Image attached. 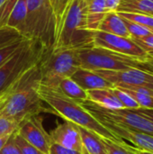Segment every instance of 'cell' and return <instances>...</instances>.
Masks as SVG:
<instances>
[{"instance_id": "obj_4", "label": "cell", "mask_w": 153, "mask_h": 154, "mask_svg": "<svg viewBox=\"0 0 153 154\" xmlns=\"http://www.w3.org/2000/svg\"><path fill=\"white\" fill-rule=\"evenodd\" d=\"M22 35L47 50L54 47L56 21L49 0H27V14Z\"/></svg>"}, {"instance_id": "obj_23", "label": "cell", "mask_w": 153, "mask_h": 154, "mask_svg": "<svg viewBox=\"0 0 153 154\" xmlns=\"http://www.w3.org/2000/svg\"><path fill=\"white\" fill-rule=\"evenodd\" d=\"M49 2H50V4L51 5L52 11H53L54 16H55V21H56V36H57V33L59 32V29H60V26L63 15L65 14V11H66L67 7H68L69 4L70 2V0H49ZM55 40H56V37H55Z\"/></svg>"}, {"instance_id": "obj_35", "label": "cell", "mask_w": 153, "mask_h": 154, "mask_svg": "<svg viewBox=\"0 0 153 154\" xmlns=\"http://www.w3.org/2000/svg\"><path fill=\"white\" fill-rule=\"evenodd\" d=\"M49 154H83L80 152L69 149L63 146H60L56 143H52L50 149V153Z\"/></svg>"}, {"instance_id": "obj_3", "label": "cell", "mask_w": 153, "mask_h": 154, "mask_svg": "<svg viewBox=\"0 0 153 154\" xmlns=\"http://www.w3.org/2000/svg\"><path fill=\"white\" fill-rule=\"evenodd\" d=\"M94 31L87 27L86 0H70L63 15L53 49L83 50L93 47Z\"/></svg>"}, {"instance_id": "obj_10", "label": "cell", "mask_w": 153, "mask_h": 154, "mask_svg": "<svg viewBox=\"0 0 153 154\" xmlns=\"http://www.w3.org/2000/svg\"><path fill=\"white\" fill-rule=\"evenodd\" d=\"M16 132L30 144L44 154L50 153L52 144L50 134L43 127V120L39 115L27 116L18 125Z\"/></svg>"}, {"instance_id": "obj_22", "label": "cell", "mask_w": 153, "mask_h": 154, "mask_svg": "<svg viewBox=\"0 0 153 154\" xmlns=\"http://www.w3.org/2000/svg\"><path fill=\"white\" fill-rule=\"evenodd\" d=\"M123 19H124V24H125V26H126V28L128 30L130 37L133 40H140V39H142V38L153 33L152 31L149 30L148 28H146V27H144V26H142V25H141L139 23H136L134 22L129 21V20L124 19V18H123Z\"/></svg>"}, {"instance_id": "obj_21", "label": "cell", "mask_w": 153, "mask_h": 154, "mask_svg": "<svg viewBox=\"0 0 153 154\" xmlns=\"http://www.w3.org/2000/svg\"><path fill=\"white\" fill-rule=\"evenodd\" d=\"M27 14V0H17L7 22V27L13 28L22 35Z\"/></svg>"}, {"instance_id": "obj_33", "label": "cell", "mask_w": 153, "mask_h": 154, "mask_svg": "<svg viewBox=\"0 0 153 154\" xmlns=\"http://www.w3.org/2000/svg\"><path fill=\"white\" fill-rule=\"evenodd\" d=\"M0 154H22L14 141L13 134H11L10 138L7 140V142L0 150Z\"/></svg>"}, {"instance_id": "obj_7", "label": "cell", "mask_w": 153, "mask_h": 154, "mask_svg": "<svg viewBox=\"0 0 153 154\" xmlns=\"http://www.w3.org/2000/svg\"><path fill=\"white\" fill-rule=\"evenodd\" d=\"M80 68L90 70H123L130 68L140 69L137 60L112 51L91 47L78 51Z\"/></svg>"}, {"instance_id": "obj_6", "label": "cell", "mask_w": 153, "mask_h": 154, "mask_svg": "<svg viewBox=\"0 0 153 154\" xmlns=\"http://www.w3.org/2000/svg\"><path fill=\"white\" fill-rule=\"evenodd\" d=\"M41 83L57 88L60 79L70 78L78 68L80 62L77 50L51 49L45 52L40 61Z\"/></svg>"}, {"instance_id": "obj_36", "label": "cell", "mask_w": 153, "mask_h": 154, "mask_svg": "<svg viewBox=\"0 0 153 154\" xmlns=\"http://www.w3.org/2000/svg\"><path fill=\"white\" fill-rule=\"evenodd\" d=\"M148 54H149V56L145 60H143V61L138 60L139 67H140V69L153 73V52H150Z\"/></svg>"}, {"instance_id": "obj_38", "label": "cell", "mask_w": 153, "mask_h": 154, "mask_svg": "<svg viewBox=\"0 0 153 154\" xmlns=\"http://www.w3.org/2000/svg\"><path fill=\"white\" fill-rule=\"evenodd\" d=\"M107 12L117 11V8L121 3V0H105Z\"/></svg>"}, {"instance_id": "obj_24", "label": "cell", "mask_w": 153, "mask_h": 154, "mask_svg": "<svg viewBox=\"0 0 153 154\" xmlns=\"http://www.w3.org/2000/svg\"><path fill=\"white\" fill-rule=\"evenodd\" d=\"M120 16L129 21L139 23L149 30L153 32V16L147 14H132V13H125V12H117Z\"/></svg>"}, {"instance_id": "obj_17", "label": "cell", "mask_w": 153, "mask_h": 154, "mask_svg": "<svg viewBox=\"0 0 153 154\" xmlns=\"http://www.w3.org/2000/svg\"><path fill=\"white\" fill-rule=\"evenodd\" d=\"M86 2L87 27L90 31H96L107 13L105 0H86Z\"/></svg>"}, {"instance_id": "obj_29", "label": "cell", "mask_w": 153, "mask_h": 154, "mask_svg": "<svg viewBox=\"0 0 153 154\" xmlns=\"http://www.w3.org/2000/svg\"><path fill=\"white\" fill-rule=\"evenodd\" d=\"M19 32L10 27H3L0 28V47L9 44L18 39L23 38Z\"/></svg>"}, {"instance_id": "obj_37", "label": "cell", "mask_w": 153, "mask_h": 154, "mask_svg": "<svg viewBox=\"0 0 153 154\" xmlns=\"http://www.w3.org/2000/svg\"><path fill=\"white\" fill-rule=\"evenodd\" d=\"M135 111L144 116L146 119H148L153 125V109H149V108H142V107H138L135 108Z\"/></svg>"}, {"instance_id": "obj_20", "label": "cell", "mask_w": 153, "mask_h": 154, "mask_svg": "<svg viewBox=\"0 0 153 154\" xmlns=\"http://www.w3.org/2000/svg\"><path fill=\"white\" fill-rule=\"evenodd\" d=\"M57 88L66 97L75 100L76 102L81 103L87 100V91L81 88L74 80L70 78H64L60 80Z\"/></svg>"}, {"instance_id": "obj_5", "label": "cell", "mask_w": 153, "mask_h": 154, "mask_svg": "<svg viewBox=\"0 0 153 154\" xmlns=\"http://www.w3.org/2000/svg\"><path fill=\"white\" fill-rule=\"evenodd\" d=\"M49 51L39 42L26 39L21 47L0 66V94L25 71L38 64Z\"/></svg>"}, {"instance_id": "obj_14", "label": "cell", "mask_w": 153, "mask_h": 154, "mask_svg": "<svg viewBox=\"0 0 153 154\" xmlns=\"http://www.w3.org/2000/svg\"><path fill=\"white\" fill-rule=\"evenodd\" d=\"M70 79L86 91L115 88L110 82L102 78L94 70L87 69L84 68H78L77 71L70 77Z\"/></svg>"}, {"instance_id": "obj_32", "label": "cell", "mask_w": 153, "mask_h": 154, "mask_svg": "<svg viewBox=\"0 0 153 154\" xmlns=\"http://www.w3.org/2000/svg\"><path fill=\"white\" fill-rule=\"evenodd\" d=\"M18 125L15 121L0 116V136L12 134L17 130Z\"/></svg>"}, {"instance_id": "obj_31", "label": "cell", "mask_w": 153, "mask_h": 154, "mask_svg": "<svg viewBox=\"0 0 153 154\" xmlns=\"http://www.w3.org/2000/svg\"><path fill=\"white\" fill-rule=\"evenodd\" d=\"M17 0H5L0 6V28L6 27L10 14Z\"/></svg>"}, {"instance_id": "obj_11", "label": "cell", "mask_w": 153, "mask_h": 154, "mask_svg": "<svg viewBox=\"0 0 153 154\" xmlns=\"http://www.w3.org/2000/svg\"><path fill=\"white\" fill-rule=\"evenodd\" d=\"M96 118L109 132H111L120 141H124L133 144V147L141 151L153 152V136L151 134L132 130L121 125H118L104 116L92 115Z\"/></svg>"}, {"instance_id": "obj_1", "label": "cell", "mask_w": 153, "mask_h": 154, "mask_svg": "<svg viewBox=\"0 0 153 154\" xmlns=\"http://www.w3.org/2000/svg\"><path fill=\"white\" fill-rule=\"evenodd\" d=\"M40 62L19 77L3 93L0 99V116L20 123L24 118L46 112L38 95L41 80Z\"/></svg>"}, {"instance_id": "obj_40", "label": "cell", "mask_w": 153, "mask_h": 154, "mask_svg": "<svg viewBox=\"0 0 153 154\" xmlns=\"http://www.w3.org/2000/svg\"><path fill=\"white\" fill-rule=\"evenodd\" d=\"M14 134V133H13ZM11 134H8V135H4V136H0V150L2 149V147L5 145V143L7 142V140L10 138Z\"/></svg>"}, {"instance_id": "obj_8", "label": "cell", "mask_w": 153, "mask_h": 154, "mask_svg": "<svg viewBox=\"0 0 153 154\" xmlns=\"http://www.w3.org/2000/svg\"><path fill=\"white\" fill-rule=\"evenodd\" d=\"M79 104L91 115L104 116L118 125H121L132 130L151 134L153 136V125L144 116L138 114L135 109H109L100 106L89 100H85Z\"/></svg>"}, {"instance_id": "obj_2", "label": "cell", "mask_w": 153, "mask_h": 154, "mask_svg": "<svg viewBox=\"0 0 153 154\" xmlns=\"http://www.w3.org/2000/svg\"><path fill=\"white\" fill-rule=\"evenodd\" d=\"M38 95L41 100L48 106V107H46V112L60 116L66 121H69L76 125L86 128L102 138H106L120 143H125L124 141L117 139L78 102L69 98L57 88L40 83L38 87Z\"/></svg>"}, {"instance_id": "obj_26", "label": "cell", "mask_w": 153, "mask_h": 154, "mask_svg": "<svg viewBox=\"0 0 153 154\" xmlns=\"http://www.w3.org/2000/svg\"><path fill=\"white\" fill-rule=\"evenodd\" d=\"M26 40V38L23 37L21 39H18L9 44H6L5 46L0 47V66L5 62L23 43V42Z\"/></svg>"}, {"instance_id": "obj_25", "label": "cell", "mask_w": 153, "mask_h": 154, "mask_svg": "<svg viewBox=\"0 0 153 154\" xmlns=\"http://www.w3.org/2000/svg\"><path fill=\"white\" fill-rule=\"evenodd\" d=\"M121 89H123L124 91H125L127 94H129L133 99L134 101L138 104L139 107H142V108H149V109H153V97L150 96L146 93H142V92H138L133 89H128V88H119Z\"/></svg>"}, {"instance_id": "obj_15", "label": "cell", "mask_w": 153, "mask_h": 154, "mask_svg": "<svg viewBox=\"0 0 153 154\" xmlns=\"http://www.w3.org/2000/svg\"><path fill=\"white\" fill-rule=\"evenodd\" d=\"M97 30L118 36L131 38L124 24V19L118 14L116 11L107 12L100 23Z\"/></svg>"}, {"instance_id": "obj_27", "label": "cell", "mask_w": 153, "mask_h": 154, "mask_svg": "<svg viewBox=\"0 0 153 154\" xmlns=\"http://www.w3.org/2000/svg\"><path fill=\"white\" fill-rule=\"evenodd\" d=\"M13 137H14V141L15 144L19 148L22 154H44L40 150H38L37 148L30 144L28 142H26L16 131L13 134Z\"/></svg>"}, {"instance_id": "obj_13", "label": "cell", "mask_w": 153, "mask_h": 154, "mask_svg": "<svg viewBox=\"0 0 153 154\" xmlns=\"http://www.w3.org/2000/svg\"><path fill=\"white\" fill-rule=\"evenodd\" d=\"M50 136L52 143L80 152L83 154H87L83 147L78 125L69 121L64 120L63 123L59 124L50 132Z\"/></svg>"}, {"instance_id": "obj_28", "label": "cell", "mask_w": 153, "mask_h": 154, "mask_svg": "<svg viewBox=\"0 0 153 154\" xmlns=\"http://www.w3.org/2000/svg\"><path fill=\"white\" fill-rule=\"evenodd\" d=\"M102 143L105 145V148L106 150L107 154H133L124 145L126 143H120L106 138H102Z\"/></svg>"}, {"instance_id": "obj_19", "label": "cell", "mask_w": 153, "mask_h": 154, "mask_svg": "<svg viewBox=\"0 0 153 154\" xmlns=\"http://www.w3.org/2000/svg\"><path fill=\"white\" fill-rule=\"evenodd\" d=\"M116 12L141 14L153 16V0H121Z\"/></svg>"}, {"instance_id": "obj_30", "label": "cell", "mask_w": 153, "mask_h": 154, "mask_svg": "<svg viewBox=\"0 0 153 154\" xmlns=\"http://www.w3.org/2000/svg\"><path fill=\"white\" fill-rule=\"evenodd\" d=\"M112 90H113L114 94L115 95V97H117V99L123 105L124 108L135 109V108L139 107L138 104L134 101V99L129 94H127L125 91H124L123 89H121L119 88H112Z\"/></svg>"}, {"instance_id": "obj_39", "label": "cell", "mask_w": 153, "mask_h": 154, "mask_svg": "<svg viewBox=\"0 0 153 154\" xmlns=\"http://www.w3.org/2000/svg\"><path fill=\"white\" fill-rule=\"evenodd\" d=\"M133 154H153V152H145V151H141L139 149H136L133 146H131L130 144H127V143L124 145Z\"/></svg>"}, {"instance_id": "obj_9", "label": "cell", "mask_w": 153, "mask_h": 154, "mask_svg": "<svg viewBox=\"0 0 153 154\" xmlns=\"http://www.w3.org/2000/svg\"><path fill=\"white\" fill-rule=\"evenodd\" d=\"M93 36V45L95 47L106 49L139 61L145 60L149 56L148 52L140 47L132 38L118 36L98 30L94 31Z\"/></svg>"}, {"instance_id": "obj_34", "label": "cell", "mask_w": 153, "mask_h": 154, "mask_svg": "<svg viewBox=\"0 0 153 154\" xmlns=\"http://www.w3.org/2000/svg\"><path fill=\"white\" fill-rule=\"evenodd\" d=\"M140 47H142L148 53L153 52V33L140 40H133Z\"/></svg>"}, {"instance_id": "obj_41", "label": "cell", "mask_w": 153, "mask_h": 154, "mask_svg": "<svg viewBox=\"0 0 153 154\" xmlns=\"http://www.w3.org/2000/svg\"><path fill=\"white\" fill-rule=\"evenodd\" d=\"M147 88H150L151 89H152L153 90V80L150 83V84H148V86H147Z\"/></svg>"}, {"instance_id": "obj_18", "label": "cell", "mask_w": 153, "mask_h": 154, "mask_svg": "<svg viewBox=\"0 0 153 154\" xmlns=\"http://www.w3.org/2000/svg\"><path fill=\"white\" fill-rule=\"evenodd\" d=\"M78 127L81 136L83 147L87 154H107L101 137L98 134L81 126L78 125Z\"/></svg>"}, {"instance_id": "obj_12", "label": "cell", "mask_w": 153, "mask_h": 154, "mask_svg": "<svg viewBox=\"0 0 153 154\" xmlns=\"http://www.w3.org/2000/svg\"><path fill=\"white\" fill-rule=\"evenodd\" d=\"M110 82L115 88H127L131 86L147 87L153 80V73L140 69L130 68L123 70H94Z\"/></svg>"}, {"instance_id": "obj_16", "label": "cell", "mask_w": 153, "mask_h": 154, "mask_svg": "<svg viewBox=\"0 0 153 154\" xmlns=\"http://www.w3.org/2000/svg\"><path fill=\"white\" fill-rule=\"evenodd\" d=\"M87 100L109 109L124 108L121 102L117 99L114 94L112 88H103V89H93L87 90Z\"/></svg>"}, {"instance_id": "obj_42", "label": "cell", "mask_w": 153, "mask_h": 154, "mask_svg": "<svg viewBox=\"0 0 153 154\" xmlns=\"http://www.w3.org/2000/svg\"><path fill=\"white\" fill-rule=\"evenodd\" d=\"M3 95H4V93H3V92H2V93H1V94H0V99H1V98H2V97H3Z\"/></svg>"}]
</instances>
